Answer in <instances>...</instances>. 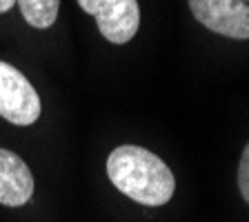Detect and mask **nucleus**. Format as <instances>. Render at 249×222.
<instances>
[{"mask_svg":"<svg viewBox=\"0 0 249 222\" xmlns=\"http://www.w3.org/2000/svg\"><path fill=\"white\" fill-rule=\"evenodd\" d=\"M40 98L34 85L16 67L0 60V116L14 124H34L40 116Z\"/></svg>","mask_w":249,"mask_h":222,"instance_id":"nucleus-2","label":"nucleus"},{"mask_svg":"<svg viewBox=\"0 0 249 222\" xmlns=\"http://www.w3.org/2000/svg\"><path fill=\"white\" fill-rule=\"evenodd\" d=\"M78 5L96 18L100 34L114 45L129 42L138 31V0H78Z\"/></svg>","mask_w":249,"mask_h":222,"instance_id":"nucleus-3","label":"nucleus"},{"mask_svg":"<svg viewBox=\"0 0 249 222\" xmlns=\"http://www.w3.org/2000/svg\"><path fill=\"white\" fill-rule=\"evenodd\" d=\"M238 187H240V193H243L245 202L249 205V142L243 151V158H240V165H238Z\"/></svg>","mask_w":249,"mask_h":222,"instance_id":"nucleus-7","label":"nucleus"},{"mask_svg":"<svg viewBox=\"0 0 249 222\" xmlns=\"http://www.w3.org/2000/svg\"><path fill=\"white\" fill-rule=\"evenodd\" d=\"M107 173L118 191L145 207H162L176 191L174 173L151 151L123 145L107 158Z\"/></svg>","mask_w":249,"mask_h":222,"instance_id":"nucleus-1","label":"nucleus"},{"mask_svg":"<svg viewBox=\"0 0 249 222\" xmlns=\"http://www.w3.org/2000/svg\"><path fill=\"white\" fill-rule=\"evenodd\" d=\"M14 5H16V0H0V14H5V11H9Z\"/></svg>","mask_w":249,"mask_h":222,"instance_id":"nucleus-8","label":"nucleus"},{"mask_svg":"<svg viewBox=\"0 0 249 222\" xmlns=\"http://www.w3.org/2000/svg\"><path fill=\"white\" fill-rule=\"evenodd\" d=\"M34 196V176L20 155L0 149V205L22 207Z\"/></svg>","mask_w":249,"mask_h":222,"instance_id":"nucleus-5","label":"nucleus"},{"mask_svg":"<svg viewBox=\"0 0 249 222\" xmlns=\"http://www.w3.org/2000/svg\"><path fill=\"white\" fill-rule=\"evenodd\" d=\"M194 18L220 36L247 40L249 5L245 0H189Z\"/></svg>","mask_w":249,"mask_h":222,"instance_id":"nucleus-4","label":"nucleus"},{"mask_svg":"<svg viewBox=\"0 0 249 222\" xmlns=\"http://www.w3.org/2000/svg\"><path fill=\"white\" fill-rule=\"evenodd\" d=\"M20 5V14L25 20L36 29L52 27L58 18V7L60 0H16Z\"/></svg>","mask_w":249,"mask_h":222,"instance_id":"nucleus-6","label":"nucleus"}]
</instances>
